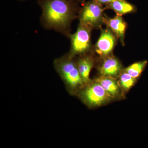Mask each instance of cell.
Returning a JSON list of instances; mask_svg holds the SVG:
<instances>
[{
    "label": "cell",
    "instance_id": "cell-1",
    "mask_svg": "<svg viewBox=\"0 0 148 148\" xmlns=\"http://www.w3.org/2000/svg\"><path fill=\"white\" fill-rule=\"evenodd\" d=\"M37 3L41 9L42 27L68 38L72 22L78 16L79 3L76 0H38Z\"/></svg>",
    "mask_w": 148,
    "mask_h": 148
},
{
    "label": "cell",
    "instance_id": "cell-2",
    "mask_svg": "<svg viewBox=\"0 0 148 148\" xmlns=\"http://www.w3.org/2000/svg\"><path fill=\"white\" fill-rule=\"evenodd\" d=\"M69 53L56 59L53 65L70 92H75L85 85L75 58Z\"/></svg>",
    "mask_w": 148,
    "mask_h": 148
},
{
    "label": "cell",
    "instance_id": "cell-3",
    "mask_svg": "<svg viewBox=\"0 0 148 148\" xmlns=\"http://www.w3.org/2000/svg\"><path fill=\"white\" fill-rule=\"evenodd\" d=\"M93 29L88 25L79 23L76 31L68 37L71 41V49L69 52L70 55L75 57L93 50L91 41V32Z\"/></svg>",
    "mask_w": 148,
    "mask_h": 148
},
{
    "label": "cell",
    "instance_id": "cell-4",
    "mask_svg": "<svg viewBox=\"0 0 148 148\" xmlns=\"http://www.w3.org/2000/svg\"><path fill=\"white\" fill-rule=\"evenodd\" d=\"M105 10L103 5L93 0L86 1L79 12V23L88 25L93 29H101L104 24Z\"/></svg>",
    "mask_w": 148,
    "mask_h": 148
},
{
    "label": "cell",
    "instance_id": "cell-5",
    "mask_svg": "<svg viewBox=\"0 0 148 148\" xmlns=\"http://www.w3.org/2000/svg\"><path fill=\"white\" fill-rule=\"evenodd\" d=\"M86 85L80 92L79 95L88 106L92 107L101 106L110 98L102 86L96 80Z\"/></svg>",
    "mask_w": 148,
    "mask_h": 148
},
{
    "label": "cell",
    "instance_id": "cell-6",
    "mask_svg": "<svg viewBox=\"0 0 148 148\" xmlns=\"http://www.w3.org/2000/svg\"><path fill=\"white\" fill-rule=\"evenodd\" d=\"M118 40L117 37L109 28L102 29L100 36L93 46V50L101 57L111 55Z\"/></svg>",
    "mask_w": 148,
    "mask_h": 148
},
{
    "label": "cell",
    "instance_id": "cell-7",
    "mask_svg": "<svg viewBox=\"0 0 148 148\" xmlns=\"http://www.w3.org/2000/svg\"><path fill=\"white\" fill-rule=\"evenodd\" d=\"M103 58V62L98 69L101 76L114 78L119 76L123 71L122 67L119 60L112 54Z\"/></svg>",
    "mask_w": 148,
    "mask_h": 148
},
{
    "label": "cell",
    "instance_id": "cell-8",
    "mask_svg": "<svg viewBox=\"0 0 148 148\" xmlns=\"http://www.w3.org/2000/svg\"><path fill=\"white\" fill-rule=\"evenodd\" d=\"M104 24L116 36L122 45L124 46L127 24L122 16L116 14L114 17H110L105 14Z\"/></svg>",
    "mask_w": 148,
    "mask_h": 148
},
{
    "label": "cell",
    "instance_id": "cell-9",
    "mask_svg": "<svg viewBox=\"0 0 148 148\" xmlns=\"http://www.w3.org/2000/svg\"><path fill=\"white\" fill-rule=\"evenodd\" d=\"M93 51L79 56L76 60L77 67L82 78L85 85L88 84L91 81L89 77L90 72L95 64Z\"/></svg>",
    "mask_w": 148,
    "mask_h": 148
},
{
    "label": "cell",
    "instance_id": "cell-10",
    "mask_svg": "<svg viewBox=\"0 0 148 148\" xmlns=\"http://www.w3.org/2000/svg\"><path fill=\"white\" fill-rule=\"evenodd\" d=\"M105 8L113 10L117 15L120 16L134 13L137 9L134 5L126 0H116L105 5Z\"/></svg>",
    "mask_w": 148,
    "mask_h": 148
},
{
    "label": "cell",
    "instance_id": "cell-11",
    "mask_svg": "<svg viewBox=\"0 0 148 148\" xmlns=\"http://www.w3.org/2000/svg\"><path fill=\"white\" fill-rule=\"evenodd\" d=\"M102 86L110 98H114L119 95V85L114 78L101 76L96 80Z\"/></svg>",
    "mask_w": 148,
    "mask_h": 148
},
{
    "label": "cell",
    "instance_id": "cell-12",
    "mask_svg": "<svg viewBox=\"0 0 148 148\" xmlns=\"http://www.w3.org/2000/svg\"><path fill=\"white\" fill-rule=\"evenodd\" d=\"M147 64V61L136 62L125 69L124 71L134 78L137 79L145 70Z\"/></svg>",
    "mask_w": 148,
    "mask_h": 148
},
{
    "label": "cell",
    "instance_id": "cell-13",
    "mask_svg": "<svg viewBox=\"0 0 148 148\" xmlns=\"http://www.w3.org/2000/svg\"><path fill=\"white\" fill-rule=\"evenodd\" d=\"M119 85L122 88L127 91L134 85L136 79L134 78L124 70L120 74Z\"/></svg>",
    "mask_w": 148,
    "mask_h": 148
},
{
    "label": "cell",
    "instance_id": "cell-14",
    "mask_svg": "<svg viewBox=\"0 0 148 148\" xmlns=\"http://www.w3.org/2000/svg\"><path fill=\"white\" fill-rule=\"evenodd\" d=\"M95 2L101 5H106L108 4L116 1V0H93Z\"/></svg>",
    "mask_w": 148,
    "mask_h": 148
},
{
    "label": "cell",
    "instance_id": "cell-15",
    "mask_svg": "<svg viewBox=\"0 0 148 148\" xmlns=\"http://www.w3.org/2000/svg\"><path fill=\"white\" fill-rule=\"evenodd\" d=\"M79 3H80L83 4L87 0H76Z\"/></svg>",
    "mask_w": 148,
    "mask_h": 148
},
{
    "label": "cell",
    "instance_id": "cell-16",
    "mask_svg": "<svg viewBox=\"0 0 148 148\" xmlns=\"http://www.w3.org/2000/svg\"><path fill=\"white\" fill-rule=\"evenodd\" d=\"M21 1H25V0H21Z\"/></svg>",
    "mask_w": 148,
    "mask_h": 148
}]
</instances>
